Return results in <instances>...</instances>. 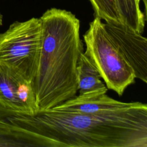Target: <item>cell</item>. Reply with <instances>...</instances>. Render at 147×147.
Instances as JSON below:
<instances>
[{"label":"cell","mask_w":147,"mask_h":147,"mask_svg":"<svg viewBox=\"0 0 147 147\" xmlns=\"http://www.w3.org/2000/svg\"><path fill=\"white\" fill-rule=\"evenodd\" d=\"M137 1H138V2L139 3H141V1H142V2L145 3V6H146V0H137Z\"/></svg>","instance_id":"12"},{"label":"cell","mask_w":147,"mask_h":147,"mask_svg":"<svg viewBox=\"0 0 147 147\" xmlns=\"http://www.w3.org/2000/svg\"><path fill=\"white\" fill-rule=\"evenodd\" d=\"M0 109L28 115L38 111L32 83L1 63Z\"/></svg>","instance_id":"5"},{"label":"cell","mask_w":147,"mask_h":147,"mask_svg":"<svg viewBox=\"0 0 147 147\" xmlns=\"http://www.w3.org/2000/svg\"><path fill=\"white\" fill-rule=\"evenodd\" d=\"M18 147H147V105L87 113L51 109L33 115L0 109Z\"/></svg>","instance_id":"1"},{"label":"cell","mask_w":147,"mask_h":147,"mask_svg":"<svg viewBox=\"0 0 147 147\" xmlns=\"http://www.w3.org/2000/svg\"><path fill=\"white\" fill-rule=\"evenodd\" d=\"M98 17L106 23L121 24L115 0H89Z\"/></svg>","instance_id":"10"},{"label":"cell","mask_w":147,"mask_h":147,"mask_svg":"<svg viewBox=\"0 0 147 147\" xmlns=\"http://www.w3.org/2000/svg\"><path fill=\"white\" fill-rule=\"evenodd\" d=\"M121 24L142 34L146 16L137 0H115Z\"/></svg>","instance_id":"9"},{"label":"cell","mask_w":147,"mask_h":147,"mask_svg":"<svg viewBox=\"0 0 147 147\" xmlns=\"http://www.w3.org/2000/svg\"><path fill=\"white\" fill-rule=\"evenodd\" d=\"M39 18L42 46L32 84L38 111H43L76 96V68L84 48L80 21L71 11L53 7Z\"/></svg>","instance_id":"2"},{"label":"cell","mask_w":147,"mask_h":147,"mask_svg":"<svg viewBox=\"0 0 147 147\" xmlns=\"http://www.w3.org/2000/svg\"><path fill=\"white\" fill-rule=\"evenodd\" d=\"M84 54L98 69L108 89L121 96L135 82L133 69L107 33L105 23L98 17L90 23L83 35Z\"/></svg>","instance_id":"3"},{"label":"cell","mask_w":147,"mask_h":147,"mask_svg":"<svg viewBox=\"0 0 147 147\" xmlns=\"http://www.w3.org/2000/svg\"><path fill=\"white\" fill-rule=\"evenodd\" d=\"M42 40L40 18L13 22L0 33V63L32 83L37 70Z\"/></svg>","instance_id":"4"},{"label":"cell","mask_w":147,"mask_h":147,"mask_svg":"<svg viewBox=\"0 0 147 147\" xmlns=\"http://www.w3.org/2000/svg\"><path fill=\"white\" fill-rule=\"evenodd\" d=\"M131 102H123L114 99L106 94L76 96L52 108L56 110L94 113L106 110L126 107Z\"/></svg>","instance_id":"7"},{"label":"cell","mask_w":147,"mask_h":147,"mask_svg":"<svg viewBox=\"0 0 147 147\" xmlns=\"http://www.w3.org/2000/svg\"><path fill=\"white\" fill-rule=\"evenodd\" d=\"M105 29L136 78L147 83V39L142 34L122 25L105 23Z\"/></svg>","instance_id":"6"},{"label":"cell","mask_w":147,"mask_h":147,"mask_svg":"<svg viewBox=\"0 0 147 147\" xmlns=\"http://www.w3.org/2000/svg\"><path fill=\"white\" fill-rule=\"evenodd\" d=\"M2 23H3V16L0 12V26L2 25Z\"/></svg>","instance_id":"11"},{"label":"cell","mask_w":147,"mask_h":147,"mask_svg":"<svg viewBox=\"0 0 147 147\" xmlns=\"http://www.w3.org/2000/svg\"><path fill=\"white\" fill-rule=\"evenodd\" d=\"M76 72L79 95L87 96L107 92L108 88L101 80L98 69L84 52L80 55Z\"/></svg>","instance_id":"8"}]
</instances>
